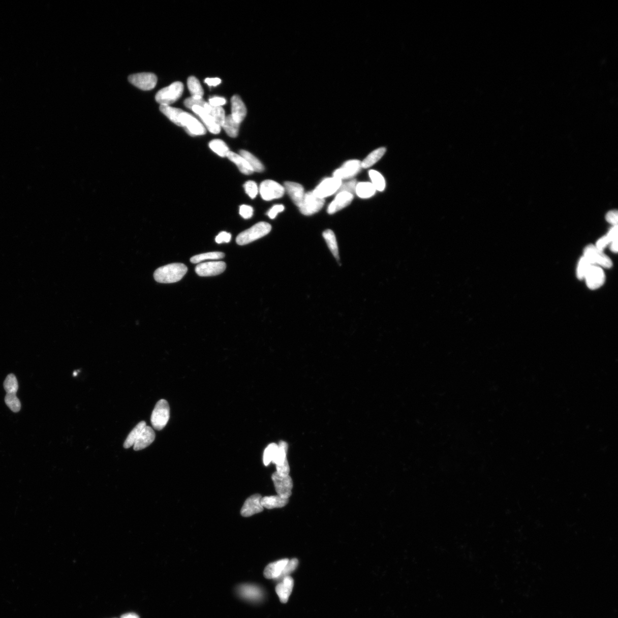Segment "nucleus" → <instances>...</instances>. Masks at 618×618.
I'll return each instance as SVG.
<instances>
[{
  "mask_svg": "<svg viewBox=\"0 0 618 618\" xmlns=\"http://www.w3.org/2000/svg\"><path fill=\"white\" fill-rule=\"evenodd\" d=\"M210 149L221 157H227L230 152V149L224 141L220 139H214L209 143Z\"/></svg>",
  "mask_w": 618,
  "mask_h": 618,
  "instance_id": "obj_36",
  "label": "nucleus"
},
{
  "mask_svg": "<svg viewBox=\"0 0 618 618\" xmlns=\"http://www.w3.org/2000/svg\"><path fill=\"white\" fill-rule=\"evenodd\" d=\"M254 210L252 207L248 205L240 206L239 208V213L240 216L245 220L250 219L253 215Z\"/></svg>",
  "mask_w": 618,
  "mask_h": 618,
  "instance_id": "obj_47",
  "label": "nucleus"
},
{
  "mask_svg": "<svg viewBox=\"0 0 618 618\" xmlns=\"http://www.w3.org/2000/svg\"><path fill=\"white\" fill-rule=\"evenodd\" d=\"M593 265L586 259L582 256L580 258V260L577 266L576 276L580 280H584V277L587 274L590 268Z\"/></svg>",
  "mask_w": 618,
  "mask_h": 618,
  "instance_id": "obj_41",
  "label": "nucleus"
},
{
  "mask_svg": "<svg viewBox=\"0 0 618 618\" xmlns=\"http://www.w3.org/2000/svg\"><path fill=\"white\" fill-rule=\"evenodd\" d=\"M271 479L273 481L277 495L284 499H289L292 495L293 487L292 478L289 475L280 476L275 472L271 476Z\"/></svg>",
  "mask_w": 618,
  "mask_h": 618,
  "instance_id": "obj_9",
  "label": "nucleus"
},
{
  "mask_svg": "<svg viewBox=\"0 0 618 618\" xmlns=\"http://www.w3.org/2000/svg\"><path fill=\"white\" fill-rule=\"evenodd\" d=\"M325 204V199L320 198L312 192L304 194L301 206L299 207L300 212L304 215H312L320 211Z\"/></svg>",
  "mask_w": 618,
  "mask_h": 618,
  "instance_id": "obj_6",
  "label": "nucleus"
},
{
  "mask_svg": "<svg viewBox=\"0 0 618 618\" xmlns=\"http://www.w3.org/2000/svg\"><path fill=\"white\" fill-rule=\"evenodd\" d=\"M271 230V226L269 224L265 222H259L240 233L236 238V242L240 246H243L265 237Z\"/></svg>",
  "mask_w": 618,
  "mask_h": 618,
  "instance_id": "obj_2",
  "label": "nucleus"
},
{
  "mask_svg": "<svg viewBox=\"0 0 618 618\" xmlns=\"http://www.w3.org/2000/svg\"><path fill=\"white\" fill-rule=\"evenodd\" d=\"M180 122L181 127H184L191 136H201L206 133L205 127L201 122L188 112L181 113Z\"/></svg>",
  "mask_w": 618,
  "mask_h": 618,
  "instance_id": "obj_10",
  "label": "nucleus"
},
{
  "mask_svg": "<svg viewBox=\"0 0 618 618\" xmlns=\"http://www.w3.org/2000/svg\"><path fill=\"white\" fill-rule=\"evenodd\" d=\"M239 596L249 601L257 602L260 601L263 597L261 589L256 585L243 584L238 588Z\"/></svg>",
  "mask_w": 618,
  "mask_h": 618,
  "instance_id": "obj_22",
  "label": "nucleus"
},
{
  "mask_svg": "<svg viewBox=\"0 0 618 618\" xmlns=\"http://www.w3.org/2000/svg\"><path fill=\"white\" fill-rule=\"evenodd\" d=\"M277 450L275 456L272 463L275 464L276 466H280L288 463L286 454H287L288 445V444L283 441H281L280 443Z\"/></svg>",
  "mask_w": 618,
  "mask_h": 618,
  "instance_id": "obj_35",
  "label": "nucleus"
},
{
  "mask_svg": "<svg viewBox=\"0 0 618 618\" xmlns=\"http://www.w3.org/2000/svg\"><path fill=\"white\" fill-rule=\"evenodd\" d=\"M583 257L591 263V264L603 268V269H610L612 266V262L610 258L603 251H600L595 247V245L589 244L586 246L583 251Z\"/></svg>",
  "mask_w": 618,
  "mask_h": 618,
  "instance_id": "obj_5",
  "label": "nucleus"
},
{
  "mask_svg": "<svg viewBox=\"0 0 618 618\" xmlns=\"http://www.w3.org/2000/svg\"><path fill=\"white\" fill-rule=\"evenodd\" d=\"M288 559H284L268 565L263 572L264 576L268 579H277L283 573L284 568L289 562Z\"/></svg>",
  "mask_w": 618,
  "mask_h": 618,
  "instance_id": "obj_23",
  "label": "nucleus"
},
{
  "mask_svg": "<svg viewBox=\"0 0 618 618\" xmlns=\"http://www.w3.org/2000/svg\"><path fill=\"white\" fill-rule=\"evenodd\" d=\"M192 110L201 118L203 123L210 133L213 134H218L220 133L221 127L217 123L213 118L208 114L203 107L194 106L192 107Z\"/></svg>",
  "mask_w": 618,
  "mask_h": 618,
  "instance_id": "obj_17",
  "label": "nucleus"
},
{
  "mask_svg": "<svg viewBox=\"0 0 618 618\" xmlns=\"http://www.w3.org/2000/svg\"><path fill=\"white\" fill-rule=\"evenodd\" d=\"M226 103V99L223 98L215 97L209 99V104L213 107H221Z\"/></svg>",
  "mask_w": 618,
  "mask_h": 618,
  "instance_id": "obj_53",
  "label": "nucleus"
},
{
  "mask_svg": "<svg viewBox=\"0 0 618 618\" xmlns=\"http://www.w3.org/2000/svg\"><path fill=\"white\" fill-rule=\"evenodd\" d=\"M120 618H140L139 616L134 612L127 613L122 615Z\"/></svg>",
  "mask_w": 618,
  "mask_h": 618,
  "instance_id": "obj_55",
  "label": "nucleus"
},
{
  "mask_svg": "<svg viewBox=\"0 0 618 618\" xmlns=\"http://www.w3.org/2000/svg\"><path fill=\"white\" fill-rule=\"evenodd\" d=\"M188 270L187 266L183 263H172L159 268L154 271L153 276L159 283H175L182 279Z\"/></svg>",
  "mask_w": 618,
  "mask_h": 618,
  "instance_id": "obj_1",
  "label": "nucleus"
},
{
  "mask_svg": "<svg viewBox=\"0 0 618 618\" xmlns=\"http://www.w3.org/2000/svg\"><path fill=\"white\" fill-rule=\"evenodd\" d=\"M298 560L296 558H294L292 559V560H289L287 563V565H286L285 567L283 573L281 574V576L277 579L283 580L285 578V577L289 576L292 572L294 571L295 569H297V567L298 566Z\"/></svg>",
  "mask_w": 618,
  "mask_h": 618,
  "instance_id": "obj_44",
  "label": "nucleus"
},
{
  "mask_svg": "<svg viewBox=\"0 0 618 618\" xmlns=\"http://www.w3.org/2000/svg\"><path fill=\"white\" fill-rule=\"evenodd\" d=\"M262 498L260 494L253 495L248 498L240 511V514L243 517H250L262 512L264 508L261 504Z\"/></svg>",
  "mask_w": 618,
  "mask_h": 618,
  "instance_id": "obj_15",
  "label": "nucleus"
},
{
  "mask_svg": "<svg viewBox=\"0 0 618 618\" xmlns=\"http://www.w3.org/2000/svg\"><path fill=\"white\" fill-rule=\"evenodd\" d=\"M160 111L174 124L181 127L180 115L184 111L181 109L172 107L170 106H161Z\"/></svg>",
  "mask_w": 618,
  "mask_h": 618,
  "instance_id": "obj_29",
  "label": "nucleus"
},
{
  "mask_svg": "<svg viewBox=\"0 0 618 618\" xmlns=\"http://www.w3.org/2000/svg\"><path fill=\"white\" fill-rule=\"evenodd\" d=\"M369 175L372 184L374 185L376 190L379 192H383L386 186L385 180L383 176L378 171L373 170L369 171Z\"/></svg>",
  "mask_w": 618,
  "mask_h": 618,
  "instance_id": "obj_38",
  "label": "nucleus"
},
{
  "mask_svg": "<svg viewBox=\"0 0 618 618\" xmlns=\"http://www.w3.org/2000/svg\"><path fill=\"white\" fill-rule=\"evenodd\" d=\"M610 249L613 253L617 252V241L612 242L610 243Z\"/></svg>",
  "mask_w": 618,
  "mask_h": 618,
  "instance_id": "obj_56",
  "label": "nucleus"
},
{
  "mask_svg": "<svg viewBox=\"0 0 618 618\" xmlns=\"http://www.w3.org/2000/svg\"><path fill=\"white\" fill-rule=\"evenodd\" d=\"M77 375V372H75L74 373V376H76Z\"/></svg>",
  "mask_w": 618,
  "mask_h": 618,
  "instance_id": "obj_57",
  "label": "nucleus"
},
{
  "mask_svg": "<svg viewBox=\"0 0 618 618\" xmlns=\"http://www.w3.org/2000/svg\"><path fill=\"white\" fill-rule=\"evenodd\" d=\"M322 236H323L327 245H328V246L331 253H332L334 257L337 259V260L339 261V257L338 244L337 239H336L334 232L330 229L326 230L324 232L323 234H322Z\"/></svg>",
  "mask_w": 618,
  "mask_h": 618,
  "instance_id": "obj_27",
  "label": "nucleus"
},
{
  "mask_svg": "<svg viewBox=\"0 0 618 618\" xmlns=\"http://www.w3.org/2000/svg\"><path fill=\"white\" fill-rule=\"evenodd\" d=\"M225 256V255L224 253L210 252L195 256L190 259V261L193 263H198L208 260H219L221 259L224 258Z\"/></svg>",
  "mask_w": 618,
  "mask_h": 618,
  "instance_id": "obj_37",
  "label": "nucleus"
},
{
  "mask_svg": "<svg viewBox=\"0 0 618 618\" xmlns=\"http://www.w3.org/2000/svg\"><path fill=\"white\" fill-rule=\"evenodd\" d=\"M146 426L147 425L145 421H140L133 430L131 431L129 436H127L123 445L124 448L127 449L133 446L136 440L138 439L139 435L142 433V431Z\"/></svg>",
  "mask_w": 618,
  "mask_h": 618,
  "instance_id": "obj_33",
  "label": "nucleus"
},
{
  "mask_svg": "<svg viewBox=\"0 0 618 618\" xmlns=\"http://www.w3.org/2000/svg\"><path fill=\"white\" fill-rule=\"evenodd\" d=\"M361 169V161L350 160L344 163L342 167L334 172L333 177L342 181L352 179L360 172Z\"/></svg>",
  "mask_w": 618,
  "mask_h": 618,
  "instance_id": "obj_12",
  "label": "nucleus"
},
{
  "mask_svg": "<svg viewBox=\"0 0 618 618\" xmlns=\"http://www.w3.org/2000/svg\"><path fill=\"white\" fill-rule=\"evenodd\" d=\"M294 583L293 579L292 577L288 576L285 577L281 583L276 585L275 592L278 595L281 603H286L288 602L290 595L292 593Z\"/></svg>",
  "mask_w": 618,
  "mask_h": 618,
  "instance_id": "obj_19",
  "label": "nucleus"
},
{
  "mask_svg": "<svg viewBox=\"0 0 618 618\" xmlns=\"http://www.w3.org/2000/svg\"><path fill=\"white\" fill-rule=\"evenodd\" d=\"M129 80L132 84L140 89L149 90L156 87L158 78L152 73H140L130 76Z\"/></svg>",
  "mask_w": 618,
  "mask_h": 618,
  "instance_id": "obj_11",
  "label": "nucleus"
},
{
  "mask_svg": "<svg viewBox=\"0 0 618 618\" xmlns=\"http://www.w3.org/2000/svg\"><path fill=\"white\" fill-rule=\"evenodd\" d=\"M289 500L280 497L279 495L262 498L261 504L263 508L271 510L276 508L285 507L288 503Z\"/></svg>",
  "mask_w": 618,
  "mask_h": 618,
  "instance_id": "obj_25",
  "label": "nucleus"
},
{
  "mask_svg": "<svg viewBox=\"0 0 618 618\" xmlns=\"http://www.w3.org/2000/svg\"><path fill=\"white\" fill-rule=\"evenodd\" d=\"M245 192L252 199H254L256 197L258 193V188L255 181L249 180L246 181L243 185Z\"/></svg>",
  "mask_w": 618,
  "mask_h": 618,
  "instance_id": "obj_45",
  "label": "nucleus"
},
{
  "mask_svg": "<svg viewBox=\"0 0 618 618\" xmlns=\"http://www.w3.org/2000/svg\"><path fill=\"white\" fill-rule=\"evenodd\" d=\"M184 105L186 107L192 110V108L194 106H198L203 107L205 104L206 102L202 99H196L192 97L189 98L185 100Z\"/></svg>",
  "mask_w": 618,
  "mask_h": 618,
  "instance_id": "obj_46",
  "label": "nucleus"
},
{
  "mask_svg": "<svg viewBox=\"0 0 618 618\" xmlns=\"http://www.w3.org/2000/svg\"><path fill=\"white\" fill-rule=\"evenodd\" d=\"M229 160L237 166L240 172L245 175H251L254 171L251 166L244 159L235 152L230 151L227 156Z\"/></svg>",
  "mask_w": 618,
  "mask_h": 618,
  "instance_id": "obj_24",
  "label": "nucleus"
},
{
  "mask_svg": "<svg viewBox=\"0 0 618 618\" xmlns=\"http://www.w3.org/2000/svg\"><path fill=\"white\" fill-rule=\"evenodd\" d=\"M183 90V84L177 81L160 90L156 95V101L161 106H170L181 97Z\"/></svg>",
  "mask_w": 618,
  "mask_h": 618,
  "instance_id": "obj_3",
  "label": "nucleus"
},
{
  "mask_svg": "<svg viewBox=\"0 0 618 618\" xmlns=\"http://www.w3.org/2000/svg\"><path fill=\"white\" fill-rule=\"evenodd\" d=\"M584 280L589 289L597 290L601 288L605 283V272H604L603 268L592 265L590 267Z\"/></svg>",
  "mask_w": 618,
  "mask_h": 618,
  "instance_id": "obj_13",
  "label": "nucleus"
},
{
  "mask_svg": "<svg viewBox=\"0 0 618 618\" xmlns=\"http://www.w3.org/2000/svg\"><path fill=\"white\" fill-rule=\"evenodd\" d=\"M204 81L209 86H217L221 83V80L219 78H207Z\"/></svg>",
  "mask_w": 618,
  "mask_h": 618,
  "instance_id": "obj_54",
  "label": "nucleus"
},
{
  "mask_svg": "<svg viewBox=\"0 0 618 618\" xmlns=\"http://www.w3.org/2000/svg\"><path fill=\"white\" fill-rule=\"evenodd\" d=\"M285 207L283 204H276V205L272 207L270 210L267 212V215L270 219L274 220L278 215L279 213L284 211Z\"/></svg>",
  "mask_w": 618,
  "mask_h": 618,
  "instance_id": "obj_48",
  "label": "nucleus"
},
{
  "mask_svg": "<svg viewBox=\"0 0 618 618\" xmlns=\"http://www.w3.org/2000/svg\"><path fill=\"white\" fill-rule=\"evenodd\" d=\"M226 263L213 261L200 263L195 267V272L201 276H211L219 275L226 270Z\"/></svg>",
  "mask_w": 618,
  "mask_h": 618,
  "instance_id": "obj_14",
  "label": "nucleus"
},
{
  "mask_svg": "<svg viewBox=\"0 0 618 618\" xmlns=\"http://www.w3.org/2000/svg\"><path fill=\"white\" fill-rule=\"evenodd\" d=\"M284 186L285 191L287 192L293 203L299 207L301 206L305 194L303 186L293 181H286Z\"/></svg>",
  "mask_w": 618,
  "mask_h": 618,
  "instance_id": "obj_18",
  "label": "nucleus"
},
{
  "mask_svg": "<svg viewBox=\"0 0 618 618\" xmlns=\"http://www.w3.org/2000/svg\"><path fill=\"white\" fill-rule=\"evenodd\" d=\"M154 439H156V434L153 429L151 427L146 426L139 435L138 439L136 440L134 445V449L136 451L144 449L149 446L153 442Z\"/></svg>",
  "mask_w": 618,
  "mask_h": 618,
  "instance_id": "obj_21",
  "label": "nucleus"
},
{
  "mask_svg": "<svg viewBox=\"0 0 618 618\" xmlns=\"http://www.w3.org/2000/svg\"><path fill=\"white\" fill-rule=\"evenodd\" d=\"M5 402L7 406L13 412L17 413L20 411L21 404L20 399L17 397L16 394L7 393L5 397Z\"/></svg>",
  "mask_w": 618,
  "mask_h": 618,
  "instance_id": "obj_42",
  "label": "nucleus"
},
{
  "mask_svg": "<svg viewBox=\"0 0 618 618\" xmlns=\"http://www.w3.org/2000/svg\"><path fill=\"white\" fill-rule=\"evenodd\" d=\"M231 239V235L230 233H227L226 231H222L218 234L215 238V241L217 243L220 244L222 243H229Z\"/></svg>",
  "mask_w": 618,
  "mask_h": 618,
  "instance_id": "obj_49",
  "label": "nucleus"
},
{
  "mask_svg": "<svg viewBox=\"0 0 618 618\" xmlns=\"http://www.w3.org/2000/svg\"><path fill=\"white\" fill-rule=\"evenodd\" d=\"M188 88L192 97L196 99H202L204 90L201 83L196 77L191 76L188 80Z\"/></svg>",
  "mask_w": 618,
  "mask_h": 618,
  "instance_id": "obj_34",
  "label": "nucleus"
},
{
  "mask_svg": "<svg viewBox=\"0 0 618 618\" xmlns=\"http://www.w3.org/2000/svg\"><path fill=\"white\" fill-rule=\"evenodd\" d=\"M610 240H609L608 238L606 235L604 236V237L601 238H599L595 246L597 249L600 250V251H603V250L605 249L608 245L610 244Z\"/></svg>",
  "mask_w": 618,
  "mask_h": 618,
  "instance_id": "obj_51",
  "label": "nucleus"
},
{
  "mask_svg": "<svg viewBox=\"0 0 618 618\" xmlns=\"http://www.w3.org/2000/svg\"><path fill=\"white\" fill-rule=\"evenodd\" d=\"M606 236L609 240H610V243L612 242L617 241V226H613L612 228L609 230Z\"/></svg>",
  "mask_w": 618,
  "mask_h": 618,
  "instance_id": "obj_52",
  "label": "nucleus"
},
{
  "mask_svg": "<svg viewBox=\"0 0 618 618\" xmlns=\"http://www.w3.org/2000/svg\"><path fill=\"white\" fill-rule=\"evenodd\" d=\"M231 116L235 121L240 125L247 115V110L244 103L238 95H234L231 100Z\"/></svg>",
  "mask_w": 618,
  "mask_h": 618,
  "instance_id": "obj_20",
  "label": "nucleus"
},
{
  "mask_svg": "<svg viewBox=\"0 0 618 618\" xmlns=\"http://www.w3.org/2000/svg\"><path fill=\"white\" fill-rule=\"evenodd\" d=\"M606 220L613 226L617 225L618 221V213L616 210L608 211L606 215Z\"/></svg>",
  "mask_w": 618,
  "mask_h": 618,
  "instance_id": "obj_50",
  "label": "nucleus"
},
{
  "mask_svg": "<svg viewBox=\"0 0 618 618\" xmlns=\"http://www.w3.org/2000/svg\"><path fill=\"white\" fill-rule=\"evenodd\" d=\"M342 183V180L333 176L326 178L317 186L313 192L317 197L325 199L337 193Z\"/></svg>",
  "mask_w": 618,
  "mask_h": 618,
  "instance_id": "obj_8",
  "label": "nucleus"
},
{
  "mask_svg": "<svg viewBox=\"0 0 618 618\" xmlns=\"http://www.w3.org/2000/svg\"><path fill=\"white\" fill-rule=\"evenodd\" d=\"M170 406L164 399L159 401L152 412L151 421L153 428L161 430L166 426L170 419Z\"/></svg>",
  "mask_w": 618,
  "mask_h": 618,
  "instance_id": "obj_4",
  "label": "nucleus"
},
{
  "mask_svg": "<svg viewBox=\"0 0 618 618\" xmlns=\"http://www.w3.org/2000/svg\"><path fill=\"white\" fill-rule=\"evenodd\" d=\"M376 192V189L370 182H360L356 186V194L359 198L362 199L372 197Z\"/></svg>",
  "mask_w": 618,
  "mask_h": 618,
  "instance_id": "obj_30",
  "label": "nucleus"
},
{
  "mask_svg": "<svg viewBox=\"0 0 618 618\" xmlns=\"http://www.w3.org/2000/svg\"><path fill=\"white\" fill-rule=\"evenodd\" d=\"M353 199L354 195L351 194L346 192L337 193L332 202L329 204L327 211L329 214H333L348 206Z\"/></svg>",
  "mask_w": 618,
  "mask_h": 618,
  "instance_id": "obj_16",
  "label": "nucleus"
},
{
  "mask_svg": "<svg viewBox=\"0 0 618 618\" xmlns=\"http://www.w3.org/2000/svg\"><path fill=\"white\" fill-rule=\"evenodd\" d=\"M285 190L284 186L272 180H266L260 184V193L266 201L279 199L284 196Z\"/></svg>",
  "mask_w": 618,
  "mask_h": 618,
  "instance_id": "obj_7",
  "label": "nucleus"
},
{
  "mask_svg": "<svg viewBox=\"0 0 618 618\" xmlns=\"http://www.w3.org/2000/svg\"><path fill=\"white\" fill-rule=\"evenodd\" d=\"M240 124L235 121L231 115L226 116L222 127L231 138H236L238 135Z\"/></svg>",
  "mask_w": 618,
  "mask_h": 618,
  "instance_id": "obj_32",
  "label": "nucleus"
},
{
  "mask_svg": "<svg viewBox=\"0 0 618 618\" xmlns=\"http://www.w3.org/2000/svg\"><path fill=\"white\" fill-rule=\"evenodd\" d=\"M279 445L271 443L268 445L263 453V460L265 466H268L273 461L275 454L278 450Z\"/></svg>",
  "mask_w": 618,
  "mask_h": 618,
  "instance_id": "obj_39",
  "label": "nucleus"
},
{
  "mask_svg": "<svg viewBox=\"0 0 618 618\" xmlns=\"http://www.w3.org/2000/svg\"><path fill=\"white\" fill-rule=\"evenodd\" d=\"M386 149L384 147L375 149L363 160L361 162L362 169H368L380 161L385 153Z\"/></svg>",
  "mask_w": 618,
  "mask_h": 618,
  "instance_id": "obj_28",
  "label": "nucleus"
},
{
  "mask_svg": "<svg viewBox=\"0 0 618 618\" xmlns=\"http://www.w3.org/2000/svg\"><path fill=\"white\" fill-rule=\"evenodd\" d=\"M357 184V182L356 179H352L345 180L344 181H342V184L340 186L337 193L346 192L354 195V194H356Z\"/></svg>",
  "mask_w": 618,
  "mask_h": 618,
  "instance_id": "obj_43",
  "label": "nucleus"
},
{
  "mask_svg": "<svg viewBox=\"0 0 618 618\" xmlns=\"http://www.w3.org/2000/svg\"><path fill=\"white\" fill-rule=\"evenodd\" d=\"M4 388L7 393L16 394L19 389V384L15 375H9L4 381Z\"/></svg>",
  "mask_w": 618,
  "mask_h": 618,
  "instance_id": "obj_40",
  "label": "nucleus"
},
{
  "mask_svg": "<svg viewBox=\"0 0 618 618\" xmlns=\"http://www.w3.org/2000/svg\"><path fill=\"white\" fill-rule=\"evenodd\" d=\"M239 153L248 162L254 172H262L264 171L265 168L262 163L252 153L246 150H240Z\"/></svg>",
  "mask_w": 618,
  "mask_h": 618,
  "instance_id": "obj_31",
  "label": "nucleus"
},
{
  "mask_svg": "<svg viewBox=\"0 0 618 618\" xmlns=\"http://www.w3.org/2000/svg\"><path fill=\"white\" fill-rule=\"evenodd\" d=\"M203 108L206 112L210 114L215 120L217 123L220 127H222L223 124L225 120V112L224 108L221 107H213L210 105L208 103L206 102Z\"/></svg>",
  "mask_w": 618,
  "mask_h": 618,
  "instance_id": "obj_26",
  "label": "nucleus"
}]
</instances>
